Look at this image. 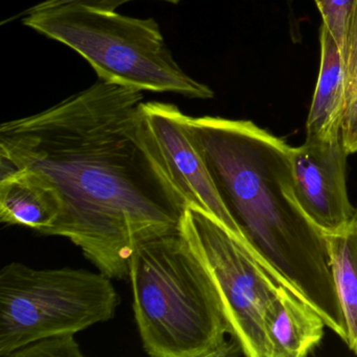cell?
I'll use <instances>...</instances> for the list:
<instances>
[{
    "label": "cell",
    "instance_id": "7a4b0ae2",
    "mask_svg": "<svg viewBox=\"0 0 357 357\" xmlns=\"http://www.w3.org/2000/svg\"><path fill=\"white\" fill-rule=\"evenodd\" d=\"M229 214L264 268L347 340L323 231L301 208L290 146L250 121L187 116Z\"/></svg>",
    "mask_w": 357,
    "mask_h": 357
},
{
    "label": "cell",
    "instance_id": "5b68a950",
    "mask_svg": "<svg viewBox=\"0 0 357 357\" xmlns=\"http://www.w3.org/2000/svg\"><path fill=\"white\" fill-rule=\"evenodd\" d=\"M120 302L112 278L101 271L10 263L0 271V356L110 321Z\"/></svg>",
    "mask_w": 357,
    "mask_h": 357
},
{
    "label": "cell",
    "instance_id": "277c9868",
    "mask_svg": "<svg viewBox=\"0 0 357 357\" xmlns=\"http://www.w3.org/2000/svg\"><path fill=\"white\" fill-rule=\"evenodd\" d=\"M22 24L81 56L98 79L127 89L210 100L214 91L188 75L153 18L86 6L20 13Z\"/></svg>",
    "mask_w": 357,
    "mask_h": 357
},
{
    "label": "cell",
    "instance_id": "e0dca14e",
    "mask_svg": "<svg viewBox=\"0 0 357 357\" xmlns=\"http://www.w3.org/2000/svg\"><path fill=\"white\" fill-rule=\"evenodd\" d=\"M347 68V84L357 77V3L349 33L348 47L344 56Z\"/></svg>",
    "mask_w": 357,
    "mask_h": 357
},
{
    "label": "cell",
    "instance_id": "3957f363",
    "mask_svg": "<svg viewBox=\"0 0 357 357\" xmlns=\"http://www.w3.org/2000/svg\"><path fill=\"white\" fill-rule=\"evenodd\" d=\"M128 271L135 321L148 355L223 357L241 353L220 292L181 231L139 242Z\"/></svg>",
    "mask_w": 357,
    "mask_h": 357
},
{
    "label": "cell",
    "instance_id": "9a60e30c",
    "mask_svg": "<svg viewBox=\"0 0 357 357\" xmlns=\"http://www.w3.org/2000/svg\"><path fill=\"white\" fill-rule=\"evenodd\" d=\"M340 139L350 154L357 152V77L347 85V99L340 124Z\"/></svg>",
    "mask_w": 357,
    "mask_h": 357
},
{
    "label": "cell",
    "instance_id": "8fae6325",
    "mask_svg": "<svg viewBox=\"0 0 357 357\" xmlns=\"http://www.w3.org/2000/svg\"><path fill=\"white\" fill-rule=\"evenodd\" d=\"M273 357H305L324 336L325 321L294 292L284 287L265 315Z\"/></svg>",
    "mask_w": 357,
    "mask_h": 357
},
{
    "label": "cell",
    "instance_id": "4fadbf2b",
    "mask_svg": "<svg viewBox=\"0 0 357 357\" xmlns=\"http://www.w3.org/2000/svg\"><path fill=\"white\" fill-rule=\"evenodd\" d=\"M323 18V26L329 30L336 45L346 56L349 33L357 0H314Z\"/></svg>",
    "mask_w": 357,
    "mask_h": 357
},
{
    "label": "cell",
    "instance_id": "8992f818",
    "mask_svg": "<svg viewBox=\"0 0 357 357\" xmlns=\"http://www.w3.org/2000/svg\"><path fill=\"white\" fill-rule=\"evenodd\" d=\"M181 231L220 292L242 354L273 357L265 315L285 286L231 231L204 211L188 206Z\"/></svg>",
    "mask_w": 357,
    "mask_h": 357
},
{
    "label": "cell",
    "instance_id": "9c48e42d",
    "mask_svg": "<svg viewBox=\"0 0 357 357\" xmlns=\"http://www.w3.org/2000/svg\"><path fill=\"white\" fill-rule=\"evenodd\" d=\"M0 221L22 225L38 234L59 218L62 202L57 190L39 173L0 160Z\"/></svg>",
    "mask_w": 357,
    "mask_h": 357
},
{
    "label": "cell",
    "instance_id": "52a82bcc",
    "mask_svg": "<svg viewBox=\"0 0 357 357\" xmlns=\"http://www.w3.org/2000/svg\"><path fill=\"white\" fill-rule=\"evenodd\" d=\"M142 110L148 132L162 166L187 206H195L214 217L261 263L221 199L204 158L190 132L187 114L181 112L174 104L164 102H144Z\"/></svg>",
    "mask_w": 357,
    "mask_h": 357
},
{
    "label": "cell",
    "instance_id": "30bf717a",
    "mask_svg": "<svg viewBox=\"0 0 357 357\" xmlns=\"http://www.w3.org/2000/svg\"><path fill=\"white\" fill-rule=\"evenodd\" d=\"M319 78L306 123V139H340V124L347 99L344 55L325 26L321 28Z\"/></svg>",
    "mask_w": 357,
    "mask_h": 357
},
{
    "label": "cell",
    "instance_id": "7c38bea8",
    "mask_svg": "<svg viewBox=\"0 0 357 357\" xmlns=\"http://www.w3.org/2000/svg\"><path fill=\"white\" fill-rule=\"evenodd\" d=\"M324 233V231H323ZM330 269L347 326L346 344L357 355V222L324 233Z\"/></svg>",
    "mask_w": 357,
    "mask_h": 357
},
{
    "label": "cell",
    "instance_id": "ac0fdd59",
    "mask_svg": "<svg viewBox=\"0 0 357 357\" xmlns=\"http://www.w3.org/2000/svg\"><path fill=\"white\" fill-rule=\"evenodd\" d=\"M355 221L357 222V208H356V213H355V217H354Z\"/></svg>",
    "mask_w": 357,
    "mask_h": 357
},
{
    "label": "cell",
    "instance_id": "6da1fadb",
    "mask_svg": "<svg viewBox=\"0 0 357 357\" xmlns=\"http://www.w3.org/2000/svg\"><path fill=\"white\" fill-rule=\"evenodd\" d=\"M143 91L98 79L59 103L0 126V160L43 175L59 194V236L112 279L128 277L143 240L181 231L188 208L152 143Z\"/></svg>",
    "mask_w": 357,
    "mask_h": 357
},
{
    "label": "cell",
    "instance_id": "5bb4252c",
    "mask_svg": "<svg viewBox=\"0 0 357 357\" xmlns=\"http://www.w3.org/2000/svg\"><path fill=\"white\" fill-rule=\"evenodd\" d=\"M12 357H83V353L75 335H61L30 342Z\"/></svg>",
    "mask_w": 357,
    "mask_h": 357
},
{
    "label": "cell",
    "instance_id": "ba28073f",
    "mask_svg": "<svg viewBox=\"0 0 357 357\" xmlns=\"http://www.w3.org/2000/svg\"><path fill=\"white\" fill-rule=\"evenodd\" d=\"M348 155L342 139H306L303 145L290 148L296 199L324 233L344 229L356 213L347 189Z\"/></svg>",
    "mask_w": 357,
    "mask_h": 357
},
{
    "label": "cell",
    "instance_id": "2e32d148",
    "mask_svg": "<svg viewBox=\"0 0 357 357\" xmlns=\"http://www.w3.org/2000/svg\"><path fill=\"white\" fill-rule=\"evenodd\" d=\"M130 1H135V0H43L41 3L31 7L30 9L24 10L22 13L47 11V10L56 9V8L70 5L86 6V7L96 8V9L116 11V9L120 8L121 6L130 3ZM160 1L172 3V5H178L181 0H160Z\"/></svg>",
    "mask_w": 357,
    "mask_h": 357
}]
</instances>
